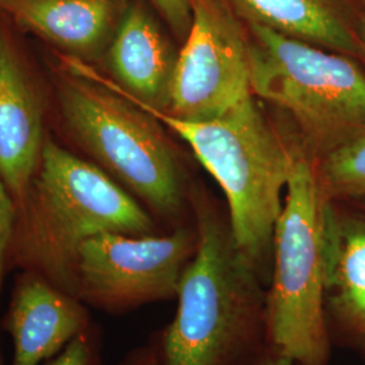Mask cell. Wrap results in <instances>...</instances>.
<instances>
[{"label":"cell","mask_w":365,"mask_h":365,"mask_svg":"<svg viewBox=\"0 0 365 365\" xmlns=\"http://www.w3.org/2000/svg\"><path fill=\"white\" fill-rule=\"evenodd\" d=\"M43 365H105L102 329L93 322L63 352Z\"/></svg>","instance_id":"obj_16"},{"label":"cell","mask_w":365,"mask_h":365,"mask_svg":"<svg viewBox=\"0 0 365 365\" xmlns=\"http://www.w3.org/2000/svg\"><path fill=\"white\" fill-rule=\"evenodd\" d=\"M318 176L329 199L365 202V130L329 150Z\"/></svg>","instance_id":"obj_15"},{"label":"cell","mask_w":365,"mask_h":365,"mask_svg":"<svg viewBox=\"0 0 365 365\" xmlns=\"http://www.w3.org/2000/svg\"><path fill=\"white\" fill-rule=\"evenodd\" d=\"M195 249L196 230L187 226L156 235H95L78 253V298L111 315L176 299Z\"/></svg>","instance_id":"obj_7"},{"label":"cell","mask_w":365,"mask_h":365,"mask_svg":"<svg viewBox=\"0 0 365 365\" xmlns=\"http://www.w3.org/2000/svg\"><path fill=\"white\" fill-rule=\"evenodd\" d=\"M119 365H158L155 339L150 337L146 344L131 351Z\"/></svg>","instance_id":"obj_19"},{"label":"cell","mask_w":365,"mask_h":365,"mask_svg":"<svg viewBox=\"0 0 365 365\" xmlns=\"http://www.w3.org/2000/svg\"><path fill=\"white\" fill-rule=\"evenodd\" d=\"M175 53L156 19L141 3L125 7L99 64L106 84L145 110L167 111Z\"/></svg>","instance_id":"obj_11"},{"label":"cell","mask_w":365,"mask_h":365,"mask_svg":"<svg viewBox=\"0 0 365 365\" xmlns=\"http://www.w3.org/2000/svg\"><path fill=\"white\" fill-rule=\"evenodd\" d=\"M90 307L46 277L16 271L0 330L13 339L10 365H43L90 329Z\"/></svg>","instance_id":"obj_10"},{"label":"cell","mask_w":365,"mask_h":365,"mask_svg":"<svg viewBox=\"0 0 365 365\" xmlns=\"http://www.w3.org/2000/svg\"><path fill=\"white\" fill-rule=\"evenodd\" d=\"M178 36H185L192 19L191 0H149Z\"/></svg>","instance_id":"obj_18"},{"label":"cell","mask_w":365,"mask_h":365,"mask_svg":"<svg viewBox=\"0 0 365 365\" xmlns=\"http://www.w3.org/2000/svg\"><path fill=\"white\" fill-rule=\"evenodd\" d=\"M0 11V175L18 206L52 135V87L43 58Z\"/></svg>","instance_id":"obj_9"},{"label":"cell","mask_w":365,"mask_h":365,"mask_svg":"<svg viewBox=\"0 0 365 365\" xmlns=\"http://www.w3.org/2000/svg\"><path fill=\"white\" fill-rule=\"evenodd\" d=\"M102 233H160L153 217L106 172L51 135L16 206L9 269L30 271L78 297V260Z\"/></svg>","instance_id":"obj_2"},{"label":"cell","mask_w":365,"mask_h":365,"mask_svg":"<svg viewBox=\"0 0 365 365\" xmlns=\"http://www.w3.org/2000/svg\"><path fill=\"white\" fill-rule=\"evenodd\" d=\"M357 39H359V45L361 52L365 53V0H363V9H361V15L359 19V29H357Z\"/></svg>","instance_id":"obj_21"},{"label":"cell","mask_w":365,"mask_h":365,"mask_svg":"<svg viewBox=\"0 0 365 365\" xmlns=\"http://www.w3.org/2000/svg\"><path fill=\"white\" fill-rule=\"evenodd\" d=\"M119 0H0V11L49 51L96 66L117 30Z\"/></svg>","instance_id":"obj_12"},{"label":"cell","mask_w":365,"mask_h":365,"mask_svg":"<svg viewBox=\"0 0 365 365\" xmlns=\"http://www.w3.org/2000/svg\"><path fill=\"white\" fill-rule=\"evenodd\" d=\"M330 199L310 160L294 152L276 223L267 297L268 346L295 365H329L327 223Z\"/></svg>","instance_id":"obj_5"},{"label":"cell","mask_w":365,"mask_h":365,"mask_svg":"<svg viewBox=\"0 0 365 365\" xmlns=\"http://www.w3.org/2000/svg\"><path fill=\"white\" fill-rule=\"evenodd\" d=\"M15 214H16V205L0 175V298L3 292L4 277L10 272L9 252H10V242L13 235ZM0 365H6L3 351H1V344H0Z\"/></svg>","instance_id":"obj_17"},{"label":"cell","mask_w":365,"mask_h":365,"mask_svg":"<svg viewBox=\"0 0 365 365\" xmlns=\"http://www.w3.org/2000/svg\"><path fill=\"white\" fill-rule=\"evenodd\" d=\"M248 24L334 52H361L356 33L329 0H230Z\"/></svg>","instance_id":"obj_13"},{"label":"cell","mask_w":365,"mask_h":365,"mask_svg":"<svg viewBox=\"0 0 365 365\" xmlns=\"http://www.w3.org/2000/svg\"><path fill=\"white\" fill-rule=\"evenodd\" d=\"M52 135L106 172L156 221L172 223L184 209L182 170L164 125L110 88L95 66L48 51Z\"/></svg>","instance_id":"obj_1"},{"label":"cell","mask_w":365,"mask_h":365,"mask_svg":"<svg viewBox=\"0 0 365 365\" xmlns=\"http://www.w3.org/2000/svg\"><path fill=\"white\" fill-rule=\"evenodd\" d=\"M351 321L354 322V324L357 325V327L365 334V312L364 313L359 314L357 317H354Z\"/></svg>","instance_id":"obj_22"},{"label":"cell","mask_w":365,"mask_h":365,"mask_svg":"<svg viewBox=\"0 0 365 365\" xmlns=\"http://www.w3.org/2000/svg\"><path fill=\"white\" fill-rule=\"evenodd\" d=\"M327 292L346 319L365 312V220L339 218L330 206L327 223Z\"/></svg>","instance_id":"obj_14"},{"label":"cell","mask_w":365,"mask_h":365,"mask_svg":"<svg viewBox=\"0 0 365 365\" xmlns=\"http://www.w3.org/2000/svg\"><path fill=\"white\" fill-rule=\"evenodd\" d=\"M252 92L329 152L365 130V72L349 54L249 24Z\"/></svg>","instance_id":"obj_6"},{"label":"cell","mask_w":365,"mask_h":365,"mask_svg":"<svg viewBox=\"0 0 365 365\" xmlns=\"http://www.w3.org/2000/svg\"><path fill=\"white\" fill-rule=\"evenodd\" d=\"M191 9L192 19L176 57L165 113L207 120L253 95L250 49L223 0H191Z\"/></svg>","instance_id":"obj_8"},{"label":"cell","mask_w":365,"mask_h":365,"mask_svg":"<svg viewBox=\"0 0 365 365\" xmlns=\"http://www.w3.org/2000/svg\"><path fill=\"white\" fill-rule=\"evenodd\" d=\"M195 230L175 318L152 334L158 365H252L269 348L268 287L209 207L197 211Z\"/></svg>","instance_id":"obj_3"},{"label":"cell","mask_w":365,"mask_h":365,"mask_svg":"<svg viewBox=\"0 0 365 365\" xmlns=\"http://www.w3.org/2000/svg\"><path fill=\"white\" fill-rule=\"evenodd\" d=\"M252 365H295V363L287 356L268 348Z\"/></svg>","instance_id":"obj_20"},{"label":"cell","mask_w":365,"mask_h":365,"mask_svg":"<svg viewBox=\"0 0 365 365\" xmlns=\"http://www.w3.org/2000/svg\"><path fill=\"white\" fill-rule=\"evenodd\" d=\"M145 111L178 134L220 184L235 248L269 284L274 227L283 209L294 150L274 133L253 95L207 120Z\"/></svg>","instance_id":"obj_4"}]
</instances>
